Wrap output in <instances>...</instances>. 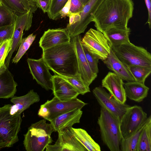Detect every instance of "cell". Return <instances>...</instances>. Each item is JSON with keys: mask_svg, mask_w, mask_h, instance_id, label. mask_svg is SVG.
<instances>
[{"mask_svg": "<svg viewBox=\"0 0 151 151\" xmlns=\"http://www.w3.org/2000/svg\"><path fill=\"white\" fill-rule=\"evenodd\" d=\"M52 93L61 101H68L79 94L72 85L63 77L55 74L52 79Z\"/></svg>", "mask_w": 151, "mask_h": 151, "instance_id": "cell-18", "label": "cell"}, {"mask_svg": "<svg viewBox=\"0 0 151 151\" xmlns=\"http://www.w3.org/2000/svg\"><path fill=\"white\" fill-rule=\"evenodd\" d=\"M36 37V35L32 33L30 34L27 37L22 38L17 52L12 60L13 63H16L19 61L29 48Z\"/></svg>", "mask_w": 151, "mask_h": 151, "instance_id": "cell-29", "label": "cell"}, {"mask_svg": "<svg viewBox=\"0 0 151 151\" xmlns=\"http://www.w3.org/2000/svg\"><path fill=\"white\" fill-rule=\"evenodd\" d=\"M68 17L69 18V23L68 24L71 25L74 22L75 18V14H71L69 15Z\"/></svg>", "mask_w": 151, "mask_h": 151, "instance_id": "cell-42", "label": "cell"}, {"mask_svg": "<svg viewBox=\"0 0 151 151\" xmlns=\"http://www.w3.org/2000/svg\"><path fill=\"white\" fill-rule=\"evenodd\" d=\"M147 118V113L141 107L137 105L131 106L120 120L121 139L127 138L132 135Z\"/></svg>", "mask_w": 151, "mask_h": 151, "instance_id": "cell-9", "label": "cell"}, {"mask_svg": "<svg viewBox=\"0 0 151 151\" xmlns=\"http://www.w3.org/2000/svg\"><path fill=\"white\" fill-rule=\"evenodd\" d=\"M79 108H76L65 113L53 119L50 122L55 132L67 127H71L76 123H80L83 111Z\"/></svg>", "mask_w": 151, "mask_h": 151, "instance_id": "cell-19", "label": "cell"}, {"mask_svg": "<svg viewBox=\"0 0 151 151\" xmlns=\"http://www.w3.org/2000/svg\"><path fill=\"white\" fill-rule=\"evenodd\" d=\"M103 61L108 69L123 80L127 82L135 81L129 67L118 58L111 49L108 57Z\"/></svg>", "mask_w": 151, "mask_h": 151, "instance_id": "cell-20", "label": "cell"}, {"mask_svg": "<svg viewBox=\"0 0 151 151\" xmlns=\"http://www.w3.org/2000/svg\"><path fill=\"white\" fill-rule=\"evenodd\" d=\"M55 129L46 120H41L32 124L28 128L24 137L23 145L27 151H43L47 145L53 142L51 137Z\"/></svg>", "mask_w": 151, "mask_h": 151, "instance_id": "cell-5", "label": "cell"}, {"mask_svg": "<svg viewBox=\"0 0 151 151\" xmlns=\"http://www.w3.org/2000/svg\"><path fill=\"white\" fill-rule=\"evenodd\" d=\"M16 15L2 4L0 6V28L14 24Z\"/></svg>", "mask_w": 151, "mask_h": 151, "instance_id": "cell-31", "label": "cell"}, {"mask_svg": "<svg viewBox=\"0 0 151 151\" xmlns=\"http://www.w3.org/2000/svg\"><path fill=\"white\" fill-rule=\"evenodd\" d=\"M12 39L5 40L0 43V69L6 67L5 61L11 49Z\"/></svg>", "mask_w": 151, "mask_h": 151, "instance_id": "cell-34", "label": "cell"}, {"mask_svg": "<svg viewBox=\"0 0 151 151\" xmlns=\"http://www.w3.org/2000/svg\"><path fill=\"white\" fill-rule=\"evenodd\" d=\"M102 87L105 88L116 100L125 103L127 100L122 79L114 72H109L101 81Z\"/></svg>", "mask_w": 151, "mask_h": 151, "instance_id": "cell-17", "label": "cell"}, {"mask_svg": "<svg viewBox=\"0 0 151 151\" xmlns=\"http://www.w3.org/2000/svg\"><path fill=\"white\" fill-rule=\"evenodd\" d=\"M77 97L68 101H61L54 96L40 106L38 115L50 121L59 115L76 108L81 109L87 104Z\"/></svg>", "mask_w": 151, "mask_h": 151, "instance_id": "cell-7", "label": "cell"}, {"mask_svg": "<svg viewBox=\"0 0 151 151\" xmlns=\"http://www.w3.org/2000/svg\"><path fill=\"white\" fill-rule=\"evenodd\" d=\"M83 47L84 54L91 70L93 74L97 76L99 72L98 64L99 59L89 52L85 47L83 46Z\"/></svg>", "mask_w": 151, "mask_h": 151, "instance_id": "cell-35", "label": "cell"}, {"mask_svg": "<svg viewBox=\"0 0 151 151\" xmlns=\"http://www.w3.org/2000/svg\"><path fill=\"white\" fill-rule=\"evenodd\" d=\"M2 5V3L0 1V6Z\"/></svg>", "mask_w": 151, "mask_h": 151, "instance_id": "cell-45", "label": "cell"}, {"mask_svg": "<svg viewBox=\"0 0 151 151\" xmlns=\"http://www.w3.org/2000/svg\"><path fill=\"white\" fill-rule=\"evenodd\" d=\"M71 37L66 28L49 29L45 31L39 42L40 47L45 50L70 42Z\"/></svg>", "mask_w": 151, "mask_h": 151, "instance_id": "cell-16", "label": "cell"}, {"mask_svg": "<svg viewBox=\"0 0 151 151\" xmlns=\"http://www.w3.org/2000/svg\"><path fill=\"white\" fill-rule=\"evenodd\" d=\"M126 95L129 99L137 102L142 101L148 95L149 88L135 81L124 83Z\"/></svg>", "mask_w": 151, "mask_h": 151, "instance_id": "cell-22", "label": "cell"}, {"mask_svg": "<svg viewBox=\"0 0 151 151\" xmlns=\"http://www.w3.org/2000/svg\"><path fill=\"white\" fill-rule=\"evenodd\" d=\"M151 0H145L146 5L148 11V18L146 24H148L149 28L151 27Z\"/></svg>", "mask_w": 151, "mask_h": 151, "instance_id": "cell-41", "label": "cell"}, {"mask_svg": "<svg viewBox=\"0 0 151 151\" xmlns=\"http://www.w3.org/2000/svg\"><path fill=\"white\" fill-rule=\"evenodd\" d=\"M68 0H51L49 10L47 12L49 17L52 20L60 18V12Z\"/></svg>", "mask_w": 151, "mask_h": 151, "instance_id": "cell-33", "label": "cell"}, {"mask_svg": "<svg viewBox=\"0 0 151 151\" xmlns=\"http://www.w3.org/2000/svg\"><path fill=\"white\" fill-rule=\"evenodd\" d=\"M17 86L13 75L7 68L0 75V98L9 99L14 96Z\"/></svg>", "mask_w": 151, "mask_h": 151, "instance_id": "cell-24", "label": "cell"}, {"mask_svg": "<svg viewBox=\"0 0 151 151\" xmlns=\"http://www.w3.org/2000/svg\"><path fill=\"white\" fill-rule=\"evenodd\" d=\"M82 46L94 56L103 61L111 50L108 40L101 32L90 28L81 39Z\"/></svg>", "mask_w": 151, "mask_h": 151, "instance_id": "cell-8", "label": "cell"}, {"mask_svg": "<svg viewBox=\"0 0 151 151\" xmlns=\"http://www.w3.org/2000/svg\"></svg>", "mask_w": 151, "mask_h": 151, "instance_id": "cell-47", "label": "cell"}, {"mask_svg": "<svg viewBox=\"0 0 151 151\" xmlns=\"http://www.w3.org/2000/svg\"><path fill=\"white\" fill-rule=\"evenodd\" d=\"M14 29V24L0 28V43L12 38Z\"/></svg>", "mask_w": 151, "mask_h": 151, "instance_id": "cell-36", "label": "cell"}, {"mask_svg": "<svg viewBox=\"0 0 151 151\" xmlns=\"http://www.w3.org/2000/svg\"><path fill=\"white\" fill-rule=\"evenodd\" d=\"M120 120L105 109L101 108L97 123L101 140L111 151H120Z\"/></svg>", "mask_w": 151, "mask_h": 151, "instance_id": "cell-4", "label": "cell"}, {"mask_svg": "<svg viewBox=\"0 0 151 151\" xmlns=\"http://www.w3.org/2000/svg\"><path fill=\"white\" fill-rule=\"evenodd\" d=\"M128 67L135 81L143 84L151 72V67L132 66Z\"/></svg>", "mask_w": 151, "mask_h": 151, "instance_id": "cell-28", "label": "cell"}, {"mask_svg": "<svg viewBox=\"0 0 151 151\" xmlns=\"http://www.w3.org/2000/svg\"><path fill=\"white\" fill-rule=\"evenodd\" d=\"M81 37L80 35L71 38L77 56L78 73L86 83L88 86L97 77L91 70L83 50L81 43Z\"/></svg>", "mask_w": 151, "mask_h": 151, "instance_id": "cell-15", "label": "cell"}, {"mask_svg": "<svg viewBox=\"0 0 151 151\" xmlns=\"http://www.w3.org/2000/svg\"><path fill=\"white\" fill-rule=\"evenodd\" d=\"M0 1L16 16L23 14L29 11L22 0H0Z\"/></svg>", "mask_w": 151, "mask_h": 151, "instance_id": "cell-30", "label": "cell"}, {"mask_svg": "<svg viewBox=\"0 0 151 151\" xmlns=\"http://www.w3.org/2000/svg\"><path fill=\"white\" fill-rule=\"evenodd\" d=\"M130 28L114 27L103 33L107 39L110 46H117L130 42Z\"/></svg>", "mask_w": 151, "mask_h": 151, "instance_id": "cell-23", "label": "cell"}, {"mask_svg": "<svg viewBox=\"0 0 151 151\" xmlns=\"http://www.w3.org/2000/svg\"><path fill=\"white\" fill-rule=\"evenodd\" d=\"M8 68L6 67L0 69V75L4 72Z\"/></svg>", "mask_w": 151, "mask_h": 151, "instance_id": "cell-43", "label": "cell"}, {"mask_svg": "<svg viewBox=\"0 0 151 151\" xmlns=\"http://www.w3.org/2000/svg\"><path fill=\"white\" fill-rule=\"evenodd\" d=\"M92 91L101 108L105 109L120 120L127 110L131 106L117 101L102 87H96Z\"/></svg>", "mask_w": 151, "mask_h": 151, "instance_id": "cell-11", "label": "cell"}, {"mask_svg": "<svg viewBox=\"0 0 151 151\" xmlns=\"http://www.w3.org/2000/svg\"><path fill=\"white\" fill-rule=\"evenodd\" d=\"M148 118V117H147ZM147 120L144 122L132 135L126 138H122L120 145L121 151H136L139 136Z\"/></svg>", "mask_w": 151, "mask_h": 151, "instance_id": "cell-27", "label": "cell"}, {"mask_svg": "<svg viewBox=\"0 0 151 151\" xmlns=\"http://www.w3.org/2000/svg\"><path fill=\"white\" fill-rule=\"evenodd\" d=\"M134 6L132 0H104L92 22L97 30L103 33L113 28H127L133 16Z\"/></svg>", "mask_w": 151, "mask_h": 151, "instance_id": "cell-1", "label": "cell"}, {"mask_svg": "<svg viewBox=\"0 0 151 151\" xmlns=\"http://www.w3.org/2000/svg\"><path fill=\"white\" fill-rule=\"evenodd\" d=\"M40 98L39 95L33 89L20 96H14L10 101L13 105H12L11 113L12 114H21L22 112L28 109L35 103L38 102Z\"/></svg>", "mask_w": 151, "mask_h": 151, "instance_id": "cell-21", "label": "cell"}, {"mask_svg": "<svg viewBox=\"0 0 151 151\" xmlns=\"http://www.w3.org/2000/svg\"><path fill=\"white\" fill-rule=\"evenodd\" d=\"M42 57L55 74L65 77H75L79 73L77 56L71 41L43 50Z\"/></svg>", "mask_w": 151, "mask_h": 151, "instance_id": "cell-2", "label": "cell"}, {"mask_svg": "<svg viewBox=\"0 0 151 151\" xmlns=\"http://www.w3.org/2000/svg\"><path fill=\"white\" fill-rule=\"evenodd\" d=\"M118 58L127 67H151V55L144 48L130 42L117 46H110Z\"/></svg>", "mask_w": 151, "mask_h": 151, "instance_id": "cell-6", "label": "cell"}, {"mask_svg": "<svg viewBox=\"0 0 151 151\" xmlns=\"http://www.w3.org/2000/svg\"><path fill=\"white\" fill-rule=\"evenodd\" d=\"M71 0H68L67 2L61 9L60 12V17H65L68 16L69 14Z\"/></svg>", "mask_w": 151, "mask_h": 151, "instance_id": "cell-40", "label": "cell"}, {"mask_svg": "<svg viewBox=\"0 0 151 151\" xmlns=\"http://www.w3.org/2000/svg\"><path fill=\"white\" fill-rule=\"evenodd\" d=\"M51 0H35L38 7L40 8L44 13L47 12L50 9Z\"/></svg>", "mask_w": 151, "mask_h": 151, "instance_id": "cell-38", "label": "cell"}, {"mask_svg": "<svg viewBox=\"0 0 151 151\" xmlns=\"http://www.w3.org/2000/svg\"><path fill=\"white\" fill-rule=\"evenodd\" d=\"M63 77L72 85L79 94L83 95L90 92L89 86L86 83L79 73L75 77Z\"/></svg>", "mask_w": 151, "mask_h": 151, "instance_id": "cell-32", "label": "cell"}, {"mask_svg": "<svg viewBox=\"0 0 151 151\" xmlns=\"http://www.w3.org/2000/svg\"><path fill=\"white\" fill-rule=\"evenodd\" d=\"M2 148L0 147V150L1 148Z\"/></svg>", "mask_w": 151, "mask_h": 151, "instance_id": "cell-46", "label": "cell"}, {"mask_svg": "<svg viewBox=\"0 0 151 151\" xmlns=\"http://www.w3.org/2000/svg\"><path fill=\"white\" fill-rule=\"evenodd\" d=\"M104 0H90L84 5L78 13L80 19L71 25L67 24L66 29L71 38L83 33L88 25L92 21L93 16L98 8Z\"/></svg>", "mask_w": 151, "mask_h": 151, "instance_id": "cell-10", "label": "cell"}, {"mask_svg": "<svg viewBox=\"0 0 151 151\" xmlns=\"http://www.w3.org/2000/svg\"><path fill=\"white\" fill-rule=\"evenodd\" d=\"M27 61L33 79L46 90H52L53 76L42 57L37 60L28 58Z\"/></svg>", "mask_w": 151, "mask_h": 151, "instance_id": "cell-14", "label": "cell"}, {"mask_svg": "<svg viewBox=\"0 0 151 151\" xmlns=\"http://www.w3.org/2000/svg\"><path fill=\"white\" fill-rule=\"evenodd\" d=\"M90 0H80L83 4L84 5Z\"/></svg>", "mask_w": 151, "mask_h": 151, "instance_id": "cell-44", "label": "cell"}, {"mask_svg": "<svg viewBox=\"0 0 151 151\" xmlns=\"http://www.w3.org/2000/svg\"><path fill=\"white\" fill-rule=\"evenodd\" d=\"M28 11L35 13L38 8L35 0H22Z\"/></svg>", "mask_w": 151, "mask_h": 151, "instance_id": "cell-39", "label": "cell"}, {"mask_svg": "<svg viewBox=\"0 0 151 151\" xmlns=\"http://www.w3.org/2000/svg\"><path fill=\"white\" fill-rule=\"evenodd\" d=\"M12 105L0 107V147H10L19 140L22 119L21 114H11Z\"/></svg>", "mask_w": 151, "mask_h": 151, "instance_id": "cell-3", "label": "cell"}, {"mask_svg": "<svg viewBox=\"0 0 151 151\" xmlns=\"http://www.w3.org/2000/svg\"><path fill=\"white\" fill-rule=\"evenodd\" d=\"M136 151H151V116L147 122L140 134Z\"/></svg>", "mask_w": 151, "mask_h": 151, "instance_id": "cell-26", "label": "cell"}, {"mask_svg": "<svg viewBox=\"0 0 151 151\" xmlns=\"http://www.w3.org/2000/svg\"><path fill=\"white\" fill-rule=\"evenodd\" d=\"M32 17L33 13L30 11L16 16L14 23L13 33L11 38V49L5 61V65L8 68L14 52L17 50L21 43L24 31L28 30L32 26Z\"/></svg>", "mask_w": 151, "mask_h": 151, "instance_id": "cell-12", "label": "cell"}, {"mask_svg": "<svg viewBox=\"0 0 151 151\" xmlns=\"http://www.w3.org/2000/svg\"><path fill=\"white\" fill-rule=\"evenodd\" d=\"M71 130L76 138L80 142L87 151H100L99 145L96 142L84 129L70 127Z\"/></svg>", "mask_w": 151, "mask_h": 151, "instance_id": "cell-25", "label": "cell"}, {"mask_svg": "<svg viewBox=\"0 0 151 151\" xmlns=\"http://www.w3.org/2000/svg\"><path fill=\"white\" fill-rule=\"evenodd\" d=\"M58 137L54 145L48 144L46 151H86L87 150L75 137L70 127L58 132Z\"/></svg>", "mask_w": 151, "mask_h": 151, "instance_id": "cell-13", "label": "cell"}, {"mask_svg": "<svg viewBox=\"0 0 151 151\" xmlns=\"http://www.w3.org/2000/svg\"><path fill=\"white\" fill-rule=\"evenodd\" d=\"M84 6L80 0H71L69 15L71 14L78 13L81 10Z\"/></svg>", "mask_w": 151, "mask_h": 151, "instance_id": "cell-37", "label": "cell"}]
</instances>
